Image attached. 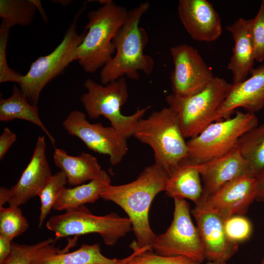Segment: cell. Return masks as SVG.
Returning a JSON list of instances; mask_svg holds the SVG:
<instances>
[{"instance_id": "6da1fadb", "label": "cell", "mask_w": 264, "mask_h": 264, "mask_svg": "<svg viewBox=\"0 0 264 264\" xmlns=\"http://www.w3.org/2000/svg\"><path fill=\"white\" fill-rule=\"evenodd\" d=\"M169 175L160 165L146 167L134 181L122 185L105 187L100 198L121 207L130 220L136 238L132 248L152 249L156 235L149 221V211L156 195L165 190Z\"/></svg>"}, {"instance_id": "7a4b0ae2", "label": "cell", "mask_w": 264, "mask_h": 264, "mask_svg": "<svg viewBox=\"0 0 264 264\" xmlns=\"http://www.w3.org/2000/svg\"><path fill=\"white\" fill-rule=\"evenodd\" d=\"M150 7V3L145 1L129 10L126 21L113 39L115 54L101 70V84L107 85L124 76L138 80V71L147 76L152 73L154 60L144 52L148 42V34L139 26L142 17Z\"/></svg>"}, {"instance_id": "3957f363", "label": "cell", "mask_w": 264, "mask_h": 264, "mask_svg": "<svg viewBox=\"0 0 264 264\" xmlns=\"http://www.w3.org/2000/svg\"><path fill=\"white\" fill-rule=\"evenodd\" d=\"M103 5L88 14V31L77 48L76 59L87 73L103 67L115 53L113 39L126 21L129 10L111 0H100Z\"/></svg>"}, {"instance_id": "277c9868", "label": "cell", "mask_w": 264, "mask_h": 264, "mask_svg": "<svg viewBox=\"0 0 264 264\" xmlns=\"http://www.w3.org/2000/svg\"><path fill=\"white\" fill-rule=\"evenodd\" d=\"M133 136L152 148L154 162L162 166L169 176L188 159L187 142L177 116L169 107L140 119Z\"/></svg>"}, {"instance_id": "5b68a950", "label": "cell", "mask_w": 264, "mask_h": 264, "mask_svg": "<svg viewBox=\"0 0 264 264\" xmlns=\"http://www.w3.org/2000/svg\"><path fill=\"white\" fill-rule=\"evenodd\" d=\"M87 92L81 96L80 101L88 115L92 119L103 116L111 126L127 139L133 136L139 120L151 108L148 106L138 109L130 115L121 113V108L126 103L128 88L125 77L103 85L87 79L84 83Z\"/></svg>"}, {"instance_id": "8992f818", "label": "cell", "mask_w": 264, "mask_h": 264, "mask_svg": "<svg viewBox=\"0 0 264 264\" xmlns=\"http://www.w3.org/2000/svg\"><path fill=\"white\" fill-rule=\"evenodd\" d=\"M85 6L76 14L59 45L48 55L38 58L31 64L28 72L21 77L18 84L31 104L37 105L44 87L61 74L70 63L77 60V48L87 32L84 30L78 34L77 22Z\"/></svg>"}, {"instance_id": "52a82bcc", "label": "cell", "mask_w": 264, "mask_h": 264, "mask_svg": "<svg viewBox=\"0 0 264 264\" xmlns=\"http://www.w3.org/2000/svg\"><path fill=\"white\" fill-rule=\"evenodd\" d=\"M255 114L236 111L227 119L214 121L197 136L187 141L188 159L193 164H204L227 154L236 146L239 139L257 126Z\"/></svg>"}, {"instance_id": "ba28073f", "label": "cell", "mask_w": 264, "mask_h": 264, "mask_svg": "<svg viewBox=\"0 0 264 264\" xmlns=\"http://www.w3.org/2000/svg\"><path fill=\"white\" fill-rule=\"evenodd\" d=\"M46 226L55 234V239L90 233H97L108 245H113L132 230L128 218L115 213L96 216L83 205L65 211L63 214L51 217Z\"/></svg>"}, {"instance_id": "9c48e42d", "label": "cell", "mask_w": 264, "mask_h": 264, "mask_svg": "<svg viewBox=\"0 0 264 264\" xmlns=\"http://www.w3.org/2000/svg\"><path fill=\"white\" fill-rule=\"evenodd\" d=\"M229 84L224 78L215 76L204 89L193 96L182 98L172 93L166 96L168 107L176 114L185 138L197 136L214 122Z\"/></svg>"}, {"instance_id": "30bf717a", "label": "cell", "mask_w": 264, "mask_h": 264, "mask_svg": "<svg viewBox=\"0 0 264 264\" xmlns=\"http://www.w3.org/2000/svg\"><path fill=\"white\" fill-rule=\"evenodd\" d=\"M172 222L165 232L156 235L152 250L165 256H183L201 264L205 259L202 240L192 220L189 204L184 199L175 198Z\"/></svg>"}, {"instance_id": "8fae6325", "label": "cell", "mask_w": 264, "mask_h": 264, "mask_svg": "<svg viewBox=\"0 0 264 264\" xmlns=\"http://www.w3.org/2000/svg\"><path fill=\"white\" fill-rule=\"evenodd\" d=\"M62 125L69 135L79 138L89 149L109 155L112 165L119 164L127 154L126 138L112 126L90 123L81 111H70Z\"/></svg>"}, {"instance_id": "7c38bea8", "label": "cell", "mask_w": 264, "mask_h": 264, "mask_svg": "<svg viewBox=\"0 0 264 264\" xmlns=\"http://www.w3.org/2000/svg\"><path fill=\"white\" fill-rule=\"evenodd\" d=\"M174 63L170 81L172 94L182 98L193 96L204 89L214 78L197 49L183 44L170 48Z\"/></svg>"}, {"instance_id": "4fadbf2b", "label": "cell", "mask_w": 264, "mask_h": 264, "mask_svg": "<svg viewBox=\"0 0 264 264\" xmlns=\"http://www.w3.org/2000/svg\"><path fill=\"white\" fill-rule=\"evenodd\" d=\"M256 197L255 177L246 175L227 183L195 206L214 212L225 220L245 214Z\"/></svg>"}, {"instance_id": "5bb4252c", "label": "cell", "mask_w": 264, "mask_h": 264, "mask_svg": "<svg viewBox=\"0 0 264 264\" xmlns=\"http://www.w3.org/2000/svg\"><path fill=\"white\" fill-rule=\"evenodd\" d=\"M251 76L238 84H229L214 121L227 119L239 108L255 114L264 108V64L253 68Z\"/></svg>"}, {"instance_id": "9a60e30c", "label": "cell", "mask_w": 264, "mask_h": 264, "mask_svg": "<svg viewBox=\"0 0 264 264\" xmlns=\"http://www.w3.org/2000/svg\"><path fill=\"white\" fill-rule=\"evenodd\" d=\"M177 11L184 28L193 40L211 42L221 34L220 17L209 1L179 0Z\"/></svg>"}, {"instance_id": "2e32d148", "label": "cell", "mask_w": 264, "mask_h": 264, "mask_svg": "<svg viewBox=\"0 0 264 264\" xmlns=\"http://www.w3.org/2000/svg\"><path fill=\"white\" fill-rule=\"evenodd\" d=\"M44 137L39 136L30 161L17 182L8 190L10 206H20L35 196L52 174L46 156Z\"/></svg>"}, {"instance_id": "e0dca14e", "label": "cell", "mask_w": 264, "mask_h": 264, "mask_svg": "<svg viewBox=\"0 0 264 264\" xmlns=\"http://www.w3.org/2000/svg\"><path fill=\"white\" fill-rule=\"evenodd\" d=\"M204 246L205 259L226 263L237 251L238 243L230 240L224 228L223 219L218 214L195 206L192 210Z\"/></svg>"}, {"instance_id": "ac0fdd59", "label": "cell", "mask_w": 264, "mask_h": 264, "mask_svg": "<svg viewBox=\"0 0 264 264\" xmlns=\"http://www.w3.org/2000/svg\"><path fill=\"white\" fill-rule=\"evenodd\" d=\"M196 165L202 181V194L199 201L210 197L230 181L248 175L247 163L237 146L220 157Z\"/></svg>"}, {"instance_id": "d6986e66", "label": "cell", "mask_w": 264, "mask_h": 264, "mask_svg": "<svg viewBox=\"0 0 264 264\" xmlns=\"http://www.w3.org/2000/svg\"><path fill=\"white\" fill-rule=\"evenodd\" d=\"M226 29L234 42L233 54L228 68L233 76V83L238 84L247 79L253 68L254 54L251 34V19L239 18L228 25Z\"/></svg>"}, {"instance_id": "ffe728a7", "label": "cell", "mask_w": 264, "mask_h": 264, "mask_svg": "<svg viewBox=\"0 0 264 264\" xmlns=\"http://www.w3.org/2000/svg\"><path fill=\"white\" fill-rule=\"evenodd\" d=\"M55 164L66 176L67 183L76 186L95 178L102 170L97 159L82 152L77 156L68 154L64 150L55 148L53 155Z\"/></svg>"}, {"instance_id": "44dd1931", "label": "cell", "mask_w": 264, "mask_h": 264, "mask_svg": "<svg viewBox=\"0 0 264 264\" xmlns=\"http://www.w3.org/2000/svg\"><path fill=\"white\" fill-rule=\"evenodd\" d=\"M201 179L197 165L188 159L169 176L165 191L173 199H188L197 204L202 194Z\"/></svg>"}, {"instance_id": "7402d4cb", "label": "cell", "mask_w": 264, "mask_h": 264, "mask_svg": "<svg viewBox=\"0 0 264 264\" xmlns=\"http://www.w3.org/2000/svg\"><path fill=\"white\" fill-rule=\"evenodd\" d=\"M109 174L102 169L99 174L88 183L73 188L64 187L60 194L53 208L57 211L68 209L95 202L106 186L110 184Z\"/></svg>"}, {"instance_id": "603a6c76", "label": "cell", "mask_w": 264, "mask_h": 264, "mask_svg": "<svg viewBox=\"0 0 264 264\" xmlns=\"http://www.w3.org/2000/svg\"><path fill=\"white\" fill-rule=\"evenodd\" d=\"M17 119L27 121L39 127L55 147L56 140L41 121L38 106L31 104L20 88L14 85L12 95L0 100V121L8 122Z\"/></svg>"}, {"instance_id": "cb8c5ba5", "label": "cell", "mask_w": 264, "mask_h": 264, "mask_svg": "<svg viewBox=\"0 0 264 264\" xmlns=\"http://www.w3.org/2000/svg\"><path fill=\"white\" fill-rule=\"evenodd\" d=\"M248 165V175L255 177L264 170V123L244 133L237 145Z\"/></svg>"}, {"instance_id": "d4e9b609", "label": "cell", "mask_w": 264, "mask_h": 264, "mask_svg": "<svg viewBox=\"0 0 264 264\" xmlns=\"http://www.w3.org/2000/svg\"><path fill=\"white\" fill-rule=\"evenodd\" d=\"M75 245V242L71 240L61 252L44 264H119L122 262V260L104 256L98 244H83L77 250L67 252Z\"/></svg>"}, {"instance_id": "484cf974", "label": "cell", "mask_w": 264, "mask_h": 264, "mask_svg": "<svg viewBox=\"0 0 264 264\" xmlns=\"http://www.w3.org/2000/svg\"><path fill=\"white\" fill-rule=\"evenodd\" d=\"M56 240L49 238L30 245L12 242V252L6 264H44L63 251L55 246Z\"/></svg>"}, {"instance_id": "4316f807", "label": "cell", "mask_w": 264, "mask_h": 264, "mask_svg": "<svg viewBox=\"0 0 264 264\" xmlns=\"http://www.w3.org/2000/svg\"><path fill=\"white\" fill-rule=\"evenodd\" d=\"M37 10V0H0L1 23L9 29L17 25H29Z\"/></svg>"}, {"instance_id": "83f0119b", "label": "cell", "mask_w": 264, "mask_h": 264, "mask_svg": "<svg viewBox=\"0 0 264 264\" xmlns=\"http://www.w3.org/2000/svg\"><path fill=\"white\" fill-rule=\"evenodd\" d=\"M67 182L65 174L62 171L52 175L38 193L40 200V214L38 227H41L47 215Z\"/></svg>"}, {"instance_id": "f1b7e54d", "label": "cell", "mask_w": 264, "mask_h": 264, "mask_svg": "<svg viewBox=\"0 0 264 264\" xmlns=\"http://www.w3.org/2000/svg\"><path fill=\"white\" fill-rule=\"evenodd\" d=\"M28 227V222L19 206H0V236L12 241Z\"/></svg>"}, {"instance_id": "f546056e", "label": "cell", "mask_w": 264, "mask_h": 264, "mask_svg": "<svg viewBox=\"0 0 264 264\" xmlns=\"http://www.w3.org/2000/svg\"><path fill=\"white\" fill-rule=\"evenodd\" d=\"M132 249L133 252L124 259V264H200L183 256H165L156 254L153 250Z\"/></svg>"}, {"instance_id": "4dcf8cb0", "label": "cell", "mask_w": 264, "mask_h": 264, "mask_svg": "<svg viewBox=\"0 0 264 264\" xmlns=\"http://www.w3.org/2000/svg\"><path fill=\"white\" fill-rule=\"evenodd\" d=\"M224 228L228 239L237 243L248 239L252 232V224L244 215H235L225 219Z\"/></svg>"}, {"instance_id": "1f68e13d", "label": "cell", "mask_w": 264, "mask_h": 264, "mask_svg": "<svg viewBox=\"0 0 264 264\" xmlns=\"http://www.w3.org/2000/svg\"><path fill=\"white\" fill-rule=\"evenodd\" d=\"M251 34L255 61H264V0L256 16L251 19Z\"/></svg>"}, {"instance_id": "d6a6232c", "label": "cell", "mask_w": 264, "mask_h": 264, "mask_svg": "<svg viewBox=\"0 0 264 264\" xmlns=\"http://www.w3.org/2000/svg\"><path fill=\"white\" fill-rule=\"evenodd\" d=\"M10 29L1 23L0 26V83L7 82L18 84L22 74L11 69L6 60V47Z\"/></svg>"}, {"instance_id": "836d02e7", "label": "cell", "mask_w": 264, "mask_h": 264, "mask_svg": "<svg viewBox=\"0 0 264 264\" xmlns=\"http://www.w3.org/2000/svg\"><path fill=\"white\" fill-rule=\"evenodd\" d=\"M17 135L9 128L5 127L0 135V159L2 160L9 149L16 142Z\"/></svg>"}, {"instance_id": "e575fe53", "label": "cell", "mask_w": 264, "mask_h": 264, "mask_svg": "<svg viewBox=\"0 0 264 264\" xmlns=\"http://www.w3.org/2000/svg\"><path fill=\"white\" fill-rule=\"evenodd\" d=\"M12 241L0 236V264H6L11 255Z\"/></svg>"}, {"instance_id": "d590c367", "label": "cell", "mask_w": 264, "mask_h": 264, "mask_svg": "<svg viewBox=\"0 0 264 264\" xmlns=\"http://www.w3.org/2000/svg\"><path fill=\"white\" fill-rule=\"evenodd\" d=\"M256 184V200L264 202V170L255 177Z\"/></svg>"}, {"instance_id": "8d00e7d4", "label": "cell", "mask_w": 264, "mask_h": 264, "mask_svg": "<svg viewBox=\"0 0 264 264\" xmlns=\"http://www.w3.org/2000/svg\"><path fill=\"white\" fill-rule=\"evenodd\" d=\"M8 188L4 187L0 188V206H2L8 200Z\"/></svg>"}, {"instance_id": "74e56055", "label": "cell", "mask_w": 264, "mask_h": 264, "mask_svg": "<svg viewBox=\"0 0 264 264\" xmlns=\"http://www.w3.org/2000/svg\"><path fill=\"white\" fill-rule=\"evenodd\" d=\"M205 264H227L226 263H220V262H209Z\"/></svg>"}, {"instance_id": "f35d334b", "label": "cell", "mask_w": 264, "mask_h": 264, "mask_svg": "<svg viewBox=\"0 0 264 264\" xmlns=\"http://www.w3.org/2000/svg\"><path fill=\"white\" fill-rule=\"evenodd\" d=\"M260 264H264V258L262 259V260Z\"/></svg>"}, {"instance_id": "ab89813d", "label": "cell", "mask_w": 264, "mask_h": 264, "mask_svg": "<svg viewBox=\"0 0 264 264\" xmlns=\"http://www.w3.org/2000/svg\"><path fill=\"white\" fill-rule=\"evenodd\" d=\"M124 264V260L122 259V262L119 264Z\"/></svg>"}]
</instances>
